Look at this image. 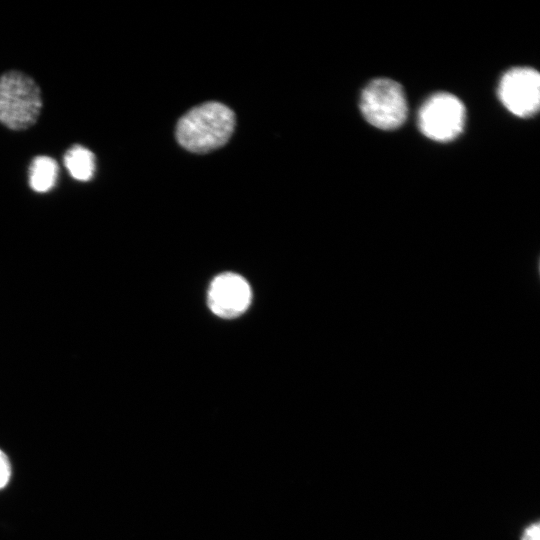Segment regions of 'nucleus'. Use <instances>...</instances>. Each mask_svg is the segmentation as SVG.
<instances>
[{
    "mask_svg": "<svg viewBox=\"0 0 540 540\" xmlns=\"http://www.w3.org/2000/svg\"><path fill=\"white\" fill-rule=\"evenodd\" d=\"M235 114L219 102H206L187 111L177 122L175 135L184 149L204 154L224 146L235 129Z\"/></svg>",
    "mask_w": 540,
    "mask_h": 540,
    "instance_id": "nucleus-1",
    "label": "nucleus"
},
{
    "mask_svg": "<svg viewBox=\"0 0 540 540\" xmlns=\"http://www.w3.org/2000/svg\"><path fill=\"white\" fill-rule=\"evenodd\" d=\"M42 108L41 92L29 76L10 71L0 77V122L24 130L37 120Z\"/></svg>",
    "mask_w": 540,
    "mask_h": 540,
    "instance_id": "nucleus-2",
    "label": "nucleus"
},
{
    "mask_svg": "<svg viewBox=\"0 0 540 540\" xmlns=\"http://www.w3.org/2000/svg\"><path fill=\"white\" fill-rule=\"evenodd\" d=\"M359 106L364 118L383 130L400 127L408 112L402 86L388 78H378L368 83L362 90Z\"/></svg>",
    "mask_w": 540,
    "mask_h": 540,
    "instance_id": "nucleus-3",
    "label": "nucleus"
},
{
    "mask_svg": "<svg viewBox=\"0 0 540 540\" xmlns=\"http://www.w3.org/2000/svg\"><path fill=\"white\" fill-rule=\"evenodd\" d=\"M465 107L455 95L440 92L429 97L418 114L420 131L429 139L447 142L463 130Z\"/></svg>",
    "mask_w": 540,
    "mask_h": 540,
    "instance_id": "nucleus-4",
    "label": "nucleus"
},
{
    "mask_svg": "<svg viewBox=\"0 0 540 540\" xmlns=\"http://www.w3.org/2000/svg\"><path fill=\"white\" fill-rule=\"evenodd\" d=\"M498 95L503 105L518 117H530L540 103V76L530 67H515L501 78Z\"/></svg>",
    "mask_w": 540,
    "mask_h": 540,
    "instance_id": "nucleus-5",
    "label": "nucleus"
},
{
    "mask_svg": "<svg viewBox=\"0 0 540 540\" xmlns=\"http://www.w3.org/2000/svg\"><path fill=\"white\" fill-rule=\"evenodd\" d=\"M251 296L250 286L243 277L226 272L212 280L207 302L215 315L222 318H235L249 307Z\"/></svg>",
    "mask_w": 540,
    "mask_h": 540,
    "instance_id": "nucleus-6",
    "label": "nucleus"
},
{
    "mask_svg": "<svg viewBox=\"0 0 540 540\" xmlns=\"http://www.w3.org/2000/svg\"><path fill=\"white\" fill-rule=\"evenodd\" d=\"M58 173V164L53 158L38 156L29 168L30 187L36 192H47L55 186Z\"/></svg>",
    "mask_w": 540,
    "mask_h": 540,
    "instance_id": "nucleus-7",
    "label": "nucleus"
},
{
    "mask_svg": "<svg viewBox=\"0 0 540 540\" xmlns=\"http://www.w3.org/2000/svg\"><path fill=\"white\" fill-rule=\"evenodd\" d=\"M64 164L71 176L76 180L88 181L94 175V154L81 145H74L66 152Z\"/></svg>",
    "mask_w": 540,
    "mask_h": 540,
    "instance_id": "nucleus-8",
    "label": "nucleus"
},
{
    "mask_svg": "<svg viewBox=\"0 0 540 540\" xmlns=\"http://www.w3.org/2000/svg\"><path fill=\"white\" fill-rule=\"evenodd\" d=\"M11 476L10 462L3 451L0 450V489L5 487Z\"/></svg>",
    "mask_w": 540,
    "mask_h": 540,
    "instance_id": "nucleus-9",
    "label": "nucleus"
},
{
    "mask_svg": "<svg viewBox=\"0 0 540 540\" xmlns=\"http://www.w3.org/2000/svg\"><path fill=\"white\" fill-rule=\"evenodd\" d=\"M521 540H540V524L535 522L525 528Z\"/></svg>",
    "mask_w": 540,
    "mask_h": 540,
    "instance_id": "nucleus-10",
    "label": "nucleus"
}]
</instances>
